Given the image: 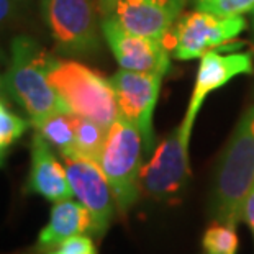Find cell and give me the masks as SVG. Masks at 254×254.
<instances>
[{
	"instance_id": "cell-1",
	"label": "cell",
	"mask_w": 254,
	"mask_h": 254,
	"mask_svg": "<svg viewBox=\"0 0 254 254\" xmlns=\"http://www.w3.org/2000/svg\"><path fill=\"white\" fill-rule=\"evenodd\" d=\"M254 187V105L241 117L217 164L212 192V215L236 228L243 207Z\"/></svg>"
},
{
	"instance_id": "cell-2",
	"label": "cell",
	"mask_w": 254,
	"mask_h": 254,
	"mask_svg": "<svg viewBox=\"0 0 254 254\" xmlns=\"http://www.w3.org/2000/svg\"><path fill=\"white\" fill-rule=\"evenodd\" d=\"M51 55L30 36H17L12 41V61L5 75V89L30 115V122L67 112L48 79Z\"/></svg>"
},
{
	"instance_id": "cell-3",
	"label": "cell",
	"mask_w": 254,
	"mask_h": 254,
	"mask_svg": "<svg viewBox=\"0 0 254 254\" xmlns=\"http://www.w3.org/2000/svg\"><path fill=\"white\" fill-rule=\"evenodd\" d=\"M48 79L67 112L110 128L118 107L110 79L71 59L51 58Z\"/></svg>"
},
{
	"instance_id": "cell-4",
	"label": "cell",
	"mask_w": 254,
	"mask_h": 254,
	"mask_svg": "<svg viewBox=\"0 0 254 254\" xmlns=\"http://www.w3.org/2000/svg\"><path fill=\"white\" fill-rule=\"evenodd\" d=\"M144 143L139 129L125 118L118 117L112 123L99 161L109 181L117 207L127 213L141 192Z\"/></svg>"
},
{
	"instance_id": "cell-5",
	"label": "cell",
	"mask_w": 254,
	"mask_h": 254,
	"mask_svg": "<svg viewBox=\"0 0 254 254\" xmlns=\"http://www.w3.org/2000/svg\"><path fill=\"white\" fill-rule=\"evenodd\" d=\"M41 12L64 55L89 56L100 50L104 31L97 0H41Z\"/></svg>"
},
{
	"instance_id": "cell-6",
	"label": "cell",
	"mask_w": 254,
	"mask_h": 254,
	"mask_svg": "<svg viewBox=\"0 0 254 254\" xmlns=\"http://www.w3.org/2000/svg\"><path fill=\"white\" fill-rule=\"evenodd\" d=\"M193 123L184 120L153 151L141 169V190L163 202H176L190 176L189 143Z\"/></svg>"
},
{
	"instance_id": "cell-7",
	"label": "cell",
	"mask_w": 254,
	"mask_h": 254,
	"mask_svg": "<svg viewBox=\"0 0 254 254\" xmlns=\"http://www.w3.org/2000/svg\"><path fill=\"white\" fill-rule=\"evenodd\" d=\"M163 77L161 74L134 72L127 69H120L110 77L118 117L125 118L139 129L146 154H149L154 146L153 115Z\"/></svg>"
},
{
	"instance_id": "cell-8",
	"label": "cell",
	"mask_w": 254,
	"mask_h": 254,
	"mask_svg": "<svg viewBox=\"0 0 254 254\" xmlns=\"http://www.w3.org/2000/svg\"><path fill=\"white\" fill-rule=\"evenodd\" d=\"M246 28V20L240 17H218L202 12L186 13L177 20L172 53L181 61L202 58L220 45H225Z\"/></svg>"
},
{
	"instance_id": "cell-9",
	"label": "cell",
	"mask_w": 254,
	"mask_h": 254,
	"mask_svg": "<svg viewBox=\"0 0 254 254\" xmlns=\"http://www.w3.org/2000/svg\"><path fill=\"white\" fill-rule=\"evenodd\" d=\"M187 0H102V17L115 20L134 35L166 41Z\"/></svg>"
},
{
	"instance_id": "cell-10",
	"label": "cell",
	"mask_w": 254,
	"mask_h": 254,
	"mask_svg": "<svg viewBox=\"0 0 254 254\" xmlns=\"http://www.w3.org/2000/svg\"><path fill=\"white\" fill-rule=\"evenodd\" d=\"M63 159L74 195L90 213V231L102 236L109 228L117 203L104 171L79 154H64Z\"/></svg>"
},
{
	"instance_id": "cell-11",
	"label": "cell",
	"mask_w": 254,
	"mask_h": 254,
	"mask_svg": "<svg viewBox=\"0 0 254 254\" xmlns=\"http://www.w3.org/2000/svg\"><path fill=\"white\" fill-rule=\"evenodd\" d=\"M102 31L122 69L161 75L169 71V50L164 41L134 35L109 17H102Z\"/></svg>"
},
{
	"instance_id": "cell-12",
	"label": "cell",
	"mask_w": 254,
	"mask_h": 254,
	"mask_svg": "<svg viewBox=\"0 0 254 254\" xmlns=\"http://www.w3.org/2000/svg\"><path fill=\"white\" fill-rule=\"evenodd\" d=\"M200 61L195 85L192 97L189 100L187 112L184 120L195 123V118L202 109L203 102L213 90L223 87L231 79L241 74H253V58L250 53H231V55H218L210 51L203 55Z\"/></svg>"
},
{
	"instance_id": "cell-13",
	"label": "cell",
	"mask_w": 254,
	"mask_h": 254,
	"mask_svg": "<svg viewBox=\"0 0 254 254\" xmlns=\"http://www.w3.org/2000/svg\"><path fill=\"white\" fill-rule=\"evenodd\" d=\"M26 190L55 203L74 197L66 167L56 159L51 144L40 133H35L31 141V169Z\"/></svg>"
},
{
	"instance_id": "cell-14",
	"label": "cell",
	"mask_w": 254,
	"mask_h": 254,
	"mask_svg": "<svg viewBox=\"0 0 254 254\" xmlns=\"http://www.w3.org/2000/svg\"><path fill=\"white\" fill-rule=\"evenodd\" d=\"M87 230H90V213L82 203L71 198L56 202L50 221L38 238V250L51 251L69 238L82 235Z\"/></svg>"
},
{
	"instance_id": "cell-15",
	"label": "cell",
	"mask_w": 254,
	"mask_h": 254,
	"mask_svg": "<svg viewBox=\"0 0 254 254\" xmlns=\"http://www.w3.org/2000/svg\"><path fill=\"white\" fill-rule=\"evenodd\" d=\"M31 127L40 133L48 143L64 154H71L74 151V113L71 112H56L46 115L40 120L31 122Z\"/></svg>"
},
{
	"instance_id": "cell-16",
	"label": "cell",
	"mask_w": 254,
	"mask_h": 254,
	"mask_svg": "<svg viewBox=\"0 0 254 254\" xmlns=\"http://www.w3.org/2000/svg\"><path fill=\"white\" fill-rule=\"evenodd\" d=\"M74 151L71 154H79L99 164L109 128L90 120V118L77 115H74Z\"/></svg>"
},
{
	"instance_id": "cell-17",
	"label": "cell",
	"mask_w": 254,
	"mask_h": 254,
	"mask_svg": "<svg viewBox=\"0 0 254 254\" xmlns=\"http://www.w3.org/2000/svg\"><path fill=\"white\" fill-rule=\"evenodd\" d=\"M202 245L207 254H236L238 236L233 226L215 223L205 231Z\"/></svg>"
},
{
	"instance_id": "cell-18",
	"label": "cell",
	"mask_w": 254,
	"mask_h": 254,
	"mask_svg": "<svg viewBox=\"0 0 254 254\" xmlns=\"http://www.w3.org/2000/svg\"><path fill=\"white\" fill-rule=\"evenodd\" d=\"M197 10L218 17H240L254 10V0H192Z\"/></svg>"
},
{
	"instance_id": "cell-19",
	"label": "cell",
	"mask_w": 254,
	"mask_h": 254,
	"mask_svg": "<svg viewBox=\"0 0 254 254\" xmlns=\"http://www.w3.org/2000/svg\"><path fill=\"white\" fill-rule=\"evenodd\" d=\"M30 125L31 122H26L21 117L15 115L5 109V105L0 107V148H7L12 144L26 131Z\"/></svg>"
},
{
	"instance_id": "cell-20",
	"label": "cell",
	"mask_w": 254,
	"mask_h": 254,
	"mask_svg": "<svg viewBox=\"0 0 254 254\" xmlns=\"http://www.w3.org/2000/svg\"><path fill=\"white\" fill-rule=\"evenodd\" d=\"M56 254H95V248L90 238L77 235L64 241Z\"/></svg>"
},
{
	"instance_id": "cell-21",
	"label": "cell",
	"mask_w": 254,
	"mask_h": 254,
	"mask_svg": "<svg viewBox=\"0 0 254 254\" xmlns=\"http://www.w3.org/2000/svg\"><path fill=\"white\" fill-rule=\"evenodd\" d=\"M243 221L248 223V226L251 228V233L254 236V187L251 189V192L248 193L245 207H243Z\"/></svg>"
},
{
	"instance_id": "cell-22",
	"label": "cell",
	"mask_w": 254,
	"mask_h": 254,
	"mask_svg": "<svg viewBox=\"0 0 254 254\" xmlns=\"http://www.w3.org/2000/svg\"><path fill=\"white\" fill-rule=\"evenodd\" d=\"M18 5L13 0H0V26L8 23L10 20L15 17Z\"/></svg>"
},
{
	"instance_id": "cell-23",
	"label": "cell",
	"mask_w": 254,
	"mask_h": 254,
	"mask_svg": "<svg viewBox=\"0 0 254 254\" xmlns=\"http://www.w3.org/2000/svg\"><path fill=\"white\" fill-rule=\"evenodd\" d=\"M5 156H7V148H0V167L5 163Z\"/></svg>"
},
{
	"instance_id": "cell-24",
	"label": "cell",
	"mask_w": 254,
	"mask_h": 254,
	"mask_svg": "<svg viewBox=\"0 0 254 254\" xmlns=\"http://www.w3.org/2000/svg\"><path fill=\"white\" fill-rule=\"evenodd\" d=\"M5 105V102H3V85H2V80H0V107Z\"/></svg>"
},
{
	"instance_id": "cell-25",
	"label": "cell",
	"mask_w": 254,
	"mask_h": 254,
	"mask_svg": "<svg viewBox=\"0 0 254 254\" xmlns=\"http://www.w3.org/2000/svg\"><path fill=\"white\" fill-rule=\"evenodd\" d=\"M13 2H15V3H17V5H18V7H20V5H25V3H28V2H30V0H13Z\"/></svg>"
},
{
	"instance_id": "cell-26",
	"label": "cell",
	"mask_w": 254,
	"mask_h": 254,
	"mask_svg": "<svg viewBox=\"0 0 254 254\" xmlns=\"http://www.w3.org/2000/svg\"><path fill=\"white\" fill-rule=\"evenodd\" d=\"M253 18H254V10H253Z\"/></svg>"
},
{
	"instance_id": "cell-27",
	"label": "cell",
	"mask_w": 254,
	"mask_h": 254,
	"mask_svg": "<svg viewBox=\"0 0 254 254\" xmlns=\"http://www.w3.org/2000/svg\"><path fill=\"white\" fill-rule=\"evenodd\" d=\"M97 2H102V0H97Z\"/></svg>"
},
{
	"instance_id": "cell-28",
	"label": "cell",
	"mask_w": 254,
	"mask_h": 254,
	"mask_svg": "<svg viewBox=\"0 0 254 254\" xmlns=\"http://www.w3.org/2000/svg\"><path fill=\"white\" fill-rule=\"evenodd\" d=\"M55 254H56V253H55Z\"/></svg>"
}]
</instances>
